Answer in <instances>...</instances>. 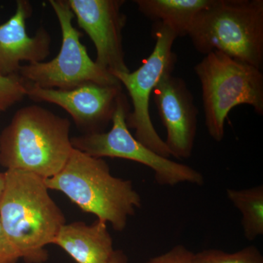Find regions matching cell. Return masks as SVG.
Masks as SVG:
<instances>
[{
  "label": "cell",
  "mask_w": 263,
  "mask_h": 263,
  "mask_svg": "<svg viewBox=\"0 0 263 263\" xmlns=\"http://www.w3.org/2000/svg\"><path fill=\"white\" fill-rule=\"evenodd\" d=\"M213 0H136L140 12L155 23L163 24L178 37L188 35L197 15Z\"/></svg>",
  "instance_id": "14"
},
{
  "label": "cell",
  "mask_w": 263,
  "mask_h": 263,
  "mask_svg": "<svg viewBox=\"0 0 263 263\" xmlns=\"http://www.w3.org/2000/svg\"><path fill=\"white\" fill-rule=\"evenodd\" d=\"M122 85L89 83L68 90L44 89L27 82V97L58 105L85 134L103 133L112 122Z\"/></svg>",
  "instance_id": "10"
},
{
  "label": "cell",
  "mask_w": 263,
  "mask_h": 263,
  "mask_svg": "<svg viewBox=\"0 0 263 263\" xmlns=\"http://www.w3.org/2000/svg\"><path fill=\"white\" fill-rule=\"evenodd\" d=\"M70 122L39 105L23 107L0 132V164L49 179L58 174L73 148Z\"/></svg>",
  "instance_id": "2"
},
{
  "label": "cell",
  "mask_w": 263,
  "mask_h": 263,
  "mask_svg": "<svg viewBox=\"0 0 263 263\" xmlns=\"http://www.w3.org/2000/svg\"><path fill=\"white\" fill-rule=\"evenodd\" d=\"M27 84L19 75L8 77L0 76V97L10 106H13L27 97Z\"/></svg>",
  "instance_id": "17"
},
{
  "label": "cell",
  "mask_w": 263,
  "mask_h": 263,
  "mask_svg": "<svg viewBox=\"0 0 263 263\" xmlns=\"http://www.w3.org/2000/svg\"><path fill=\"white\" fill-rule=\"evenodd\" d=\"M197 263H263L260 251L249 246L234 253H228L220 249H205L195 254Z\"/></svg>",
  "instance_id": "16"
},
{
  "label": "cell",
  "mask_w": 263,
  "mask_h": 263,
  "mask_svg": "<svg viewBox=\"0 0 263 263\" xmlns=\"http://www.w3.org/2000/svg\"><path fill=\"white\" fill-rule=\"evenodd\" d=\"M105 263H127V257L122 250H114L111 257Z\"/></svg>",
  "instance_id": "20"
},
{
  "label": "cell",
  "mask_w": 263,
  "mask_h": 263,
  "mask_svg": "<svg viewBox=\"0 0 263 263\" xmlns=\"http://www.w3.org/2000/svg\"><path fill=\"white\" fill-rule=\"evenodd\" d=\"M53 245L63 249L77 263H105L114 252L113 239L107 223L95 221L65 224Z\"/></svg>",
  "instance_id": "13"
},
{
  "label": "cell",
  "mask_w": 263,
  "mask_h": 263,
  "mask_svg": "<svg viewBox=\"0 0 263 263\" xmlns=\"http://www.w3.org/2000/svg\"><path fill=\"white\" fill-rule=\"evenodd\" d=\"M153 37L156 43L150 56L134 72H117L113 75L127 90L132 100L133 111L127 117V125L135 130V138L157 155L169 158L171 154L165 142L154 127L150 117L151 95L167 72H173L176 55L173 46L176 38L174 31L163 24L155 23Z\"/></svg>",
  "instance_id": "8"
},
{
  "label": "cell",
  "mask_w": 263,
  "mask_h": 263,
  "mask_svg": "<svg viewBox=\"0 0 263 263\" xmlns=\"http://www.w3.org/2000/svg\"><path fill=\"white\" fill-rule=\"evenodd\" d=\"M49 190L61 192L83 212L110 223L122 232L142 200L130 180L117 178L102 158L73 148L65 166L53 177L45 179Z\"/></svg>",
  "instance_id": "3"
},
{
  "label": "cell",
  "mask_w": 263,
  "mask_h": 263,
  "mask_svg": "<svg viewBox=\"0 0 263 263\" xmlns=\"http://www.w3.org/2000/svg\"><path fill=\"white\" fill-rule=\"evenodd\" d=\"M32 7L27 0H18L14 14L0 25V76L18 75L23 62H44L50 54L51 37L44 27L32 37L27 31V22Z\"/></svg>",
  "instance_id": "12"
},
{
  "label": "cell",
  "mask_w": 263,
  "mask_h": 263,
  "mask_svg": "<svg viewBox=\"0 0 263 263\" xmlns=\"http://www.w3.org/2000/svg\"><path fill=\"white\" fill-rule=\"evenodd\" d=\"M19 259L16 249L7 236L0 221V263H17Z\"/></svg>",
  "instance_id": "19"
},
{
  "label": "cell",
  "mask_w": 263,
  "mask_h": 263,
  "mask_svg": "<svg viewBox=\"0 0 263 263\" xmlns=\"http://www.w3.org/2000/svg\"><path fill=\"white\" fill-rule=\"evenodd\" d=\"M0 198V221L20 258L27 263L47 260L65 223L61 209L50 196L45 179L32 173L7 170Z\"/></svg>",
  "instance_id": "1"
},
{
  "label": "cell",
  "mask_w": 263,
  "mask_h": 263,
  "mask_svg": "<svg viewBox=\"0 0 263 263\" xmlns=\"http://www.w3.org/2000/svg\"><path fill=\"white\" fill-rule=\"evenodd\" d=\"M197 51H219L261 70L263 0H213L188 34Z\"/></svg>",
  "instance_id": "4"
},
{
  "label": "cell",
  "mask_w": 263,
  "mask_h": 263,
  "mask_svg": "<svg viewBox=\"0 0 263 263\" xmlns=\"http://www.w3.org/2000/svg\"><path fill=\"white\" fill-rule=\"evenodd\" d=\"M152 95L167 132L164 142L171 156L190 158L196 138L198 116L193 93L184 80L167 72L161 78Z\"/></svg>",
  "instance_id": "11"
},
{
  "label": "cell",
  "mask_w": 263,
  "mask_h": 263,
  "mask_svg": "<svg viewBox=\"0 0 263 263\" xmlns=\"http://www.w3.org/2000/svg\"><path fill=\"white\" fill-rule=\"evenodd\" d=\"M62 32V46L49 62L22 65L18 75L44 89L68 90L86 84L117 85L121 83L91 60L81 42V34L74 27L75 18L67 0H50Z\"/></svg>",
  "instance_id": "7"
},
{
  "label": "cell",
  "mask_w": 263,
  "mask_h": 263,
  "mask_svg": "<svg viewBox=\"0 0 263 263\" xmlns=\"http://www.w3.org/2000/svg\"><path fill=\"white\" fill-rule=\"evenodd\" d=\"M5 183V173H0V198H1L2 195H3V190H4Z\"/></svg>",
  "instance_id": "21"
},
{
  "label": "cell",
  "mask_w": 263,
  "mask_h": 263,
  "mask_svg": "<svg viewBox=\"0 0 263 263\" xmlns=\"http://www.w3.org/2000/svg\"><path fill=\"white\" fill-rule=\"evenodd\" d=\"M194 70L201 86L205 127L214 141H222L227 118L235 107L250 105L262 115L263 74L259 69L212 51Z\"/></svg>",
  "instance_id": "5"
},
{
  "label": "cell",
  "mask_w": 263,
  "mask_h": 263,
  "mask_svg": "<svg viewBox=\"0 0 263 263\" xmlns=\"http://www.w3.org/2000/svg\"><path fill=\"white\" fill-rule=\"evenodd\" d=\"M129 112L128 99L122 92L112 119L111 129L72 137V148L95 158L124 159L143 164L154 171L156 182L160 186H174L181 183L204 184L203 176L197 170L157 155L136 140L127 125Z\"/></svg>",
  "instance_id": "6"
},
{
  "label": "cell",
  "mask_w": 263,
  "mask_h": 263,
  "mask_svg": "<svg viewBox=\"0 0 263 263\" xmlns=\"http://www.w3.org/2000/svg\"><path fill=\"white\" fill-rule=\"evenodd\" d=\"M146 263H197L196 256L182 245L175 246L165 253L152 257Z\"/></svg>",
  "instance_id": "18"
},
{
  "label": "cell",
  "mask_w": 263,
  "mask_h": 263,
  "mask_svg": "<svg viewBox=\"0 0 263 263\" xmlns=\"http://www.w3.org/2000/svg\"><path fill=\"white\" fill-rule=\"evenodd\" d=\"M71 10L96 48L95 62L113 75L129 72L123 48V29L127 16L124 0H67Z\"/></svg>",
  "instance_id": "9"
},
{
  "label": "cell",
  "mask_w": 263,
  "mask_h": 263,
  "mask_svg": "<svg viewBox=\"0 0 263 263\" xmlns=\"http://www.w3.org/2000/svg\"><path fill=\"white\" fill-rule=\"evenodd\" d=\"M227 197L241 214L246 239L252 241L263 235V186L234 190L228 189Z\"/></svg>",
  "instance_id": "15"
}]
</instances>
